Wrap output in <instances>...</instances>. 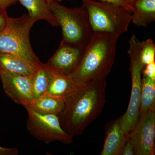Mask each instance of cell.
<instances>
[{
	"label": "cell",
	"mask_w": 155,
	"mask_h": 155,
	"mask_svg": "<svg viewBox=\"0 0 155 155\" xmlns=\"http://www.w3.org/2000/svg\"><path fill=\"white\" fill-rule=\"evenodd\" d=\"M106 79L94 81L77 87L65 99V107L59 115L64 130L72 136L84 130L101 113L106 103Z\"/></svg>",
	"instance_id": "1"
},
{
	"label": "cell",
	"mask_w": 155,
	"mask_h": 155,
	"mask_svg": "<svg viewBox=\"0 0 155 155\" xmlns=\"http://www.w3.org/2000/svg\"><path fill=\"white\" fill-rule=\"evenodd\" d=\"M118 37L94 32L78 66L69 75L76 87L106 79L115 62Z\"/></svg>",
	"instance_id": "2"
},
{
	"label": "cell",
	"mask_w": 155,
	"mask_h": 155,
	"mask_svg": "<svg viewBox=\"0 0 155 155\" xmlns=\"http://www.w3.org/2000/svg\"><path fill=\"white\" fill-rule=\"evenodd\" d=\"M48 7L62 28V40L86 48L94 31L85 8H67L57 2L48 4Z\"/></svg>",
	"instance_id": "3"
},
{
	"label": "cell",
	"mask_w": 155,
	"mask_h": 155,
	"mask_svg": "<svg viewBox=\"0 0 155 155\" xmlns=\"http://www.w3.org/2000/svg\"><path fill=\"white\" fill-rule=\"evenodd\" d=\"M94 32H105L119 37L131 22V12L122 6L97 0H82Z\"/></svg>",
	"instance_id": "4"
},
{
	"label": "cell",
	"mask_w": 155,
	"mask_h": 155,
	"mask_svg": "<svg viewBox=\"0 0 155 155\" xmlns=\"http://www.w3.org/2000/svg\"><path fill=\"white\" fill-rule=\"evenodd\" d=\"M36 20L29 14L9 18L7 27L0 32V52L20 56L35 64L42 63L33 51L29 34Z\"/></svg>",
	"instance_id": "5"
},
{
	"label": "cell",
	"mask_w": 155,
	"mask_h": 155,
	"mask_svg": "<svg viewBox=\"0 0 155 155\" xmlns=\"http://www.w3.org/2000/svg\"><path fill=\"white\" fill-rule=\"evenodd\" d=\"M127 53L130 59L131 93L127 110L120 118L122 130L128 136L134 130L138 121L142 75L145 67L140 60V41L135 35H132L129 39Z\"/></svg>",
	"instance_id": "6"
},
{
	"label": "cell",
	"mask_w": 155,
	"mask_h": 155,
	"mask_svg": "<svg viewBox=\"0 0 155 155\" xmlns=\"http://www.w3.org/2000/svg\"><path fill=\"white\" fill-rule=\"evenodd\" d=\"M24 107L28 115L26 127L34 137L46 144L54 141L67 144L72 143L73 136L64 130L58 115L39 114L28 106Z\"/></svg>",
	"instance_id": "7"
},
{
	"label": "cell",
	"mask_w": 155,
	"mask_h": 155,
	"mask_svg": "<svg viewBox=\"0 0 155 155\" xmlns=\"http://www.w3.org/2000/svg\"><path fill=\"white\" fill-rule=\"evenodd\" d=\"M85 49L62 40L55 53L45 64L54 74L69 76L78 66Z\"/></svg>",
	"instance_id": "8"
},
{
	"label": "cell",
	"mask_w": 155,
	"mask_h": 155,
	"mask_svg": "<svg viewBox=\"0 0 155 155\" xmlns=\"http://www.w3.org/2000/svg\"><path fill=\"white\" fill-rule=\"evenodd\" d=\"M129 136L133 142L134 155H154L155 111L139 118L137 125Z\"/></svg>",
	"instance_id": "9"
},
{
	"label": "cell",
	"mask_w": 155,
	"mask_h": 155,
	"mask_svg": "<svg viewBox=\"0 0 155 155\" xmlns=\"http://www.w3.org/2000/svg\"><path fill=\"white\" fill-rule=\"evenodd\" d=\"M0 79L5 92L14 103L24 107L33 101L32 75L0 72Z\"/></svg>",
	"instance_id": "10"
},
{
	"label": "cell",
	"mask_w": 155,
	"mask_h": 155,
	"mask_svg": "<svg viewBox=\"0 0 155 155\" xmlns=\"http://www.w3.org/2000/svg\"><path fill=\"white\" fill-rule=\"evenodd\" d=\"M104 143L101 155H122V150L129 137L123 131L120 118L112 120L105 126Z\"/></svg>",
	"instance_id": "11"
},
{
	"label": "cell",
	"mask_w": 155,
	"mask_h": 155,
	"mask_svg": "<svg viewBox=\"0 0 155 155\" xmlns=\"http://www.w3.org/2000/svg\"><path fill=\"white\" fill-rule=\"evenodd\" d=\"M41 65L17 55L0 52V72L2 73L32 75Z\"/></svg>",
	"instance_id": "12"
},
{
	"label": "cell",
	"mask_w": 155,
	"mask_h": 155,
	"mask_svg": "<svg viewBox=\"0 0 155 155\" xmlns=\"http://www.w3.org/2000/svg\"><path fill=\"white\" fill-rule=\"evenodd\" d=\"M131 8V22L136 26L147 27L155 22V0H134Z\"/></svg>",
	"instance_id": "13"
},
{
	"label": "cell",
	"mask_w": 155,
	"mask_h": 155,
	"mask_svg": "<svg viewBox=\"0 0 155 155\" xmlns=\"http://www.w3.org/2000/svg\"><path fill=\"white\" fill-rule=\"evenodd\" d=\"M65 100L46 93L28 105L34 111L43 115L54 114L59 115L64 110Z\"/></svg>",
	"instance_id": "14"
},
{
	"label": "cell",
	"mask_w": 155,
	"mask_h": 155,
	"mask_svg": "<svg viewBox=\"0 0 155 155\" xmlns=\"http://www.w3.org/2000/svg\"><path fill=\"white\" fill-rule=\"evenodd\" d=\"M28 11V14L36 21L46 20L53 27L59 26L57 18L50 10L46 0H17Z\"/></svg>",
	"instance_id": "15"
},
{
	"label": "cell",
	"mask_w": 155,
	"mask_h": 155,
	"mask_svg": "<svg viewBox=\"0 0 155 155\" xmlns=\"http://www.w3.org/2000/svg\"><path fill=\"white\" fill-rule=\"evenodd\" d=\"M153 111H155V80L142 74L139 118Z\"/></svg>",
	"instance_id": "16"
},
{
	"label": "cell",
	"mask_w": 155,
	"mask_h": 155,
	"mask_svg": "<svg viewBox=\"0 0 155 155\" xmlns=\"http://www.w3.org/2000/svg\"><path fill=\"white\" fill-rule=\"evenodd\" d=\"M77 87L69 76L54 73L47 93L65 100Z\"/></svg>",
	"instance_id": "17"
},
{
	"label": "cell",
	"mask_w": 155,
	"mask_h": 155,
	"mask_svg": "<svg viewBox=\"0 0 155 155\" xmlns=\"http://www.w3.org/2000/svg\"><path fill=\"white\" fill-rule=\"evenodd\" d=\"M53 73L43 64L32 75V91L33 100L37 99L47 93Z\"/></svg>",
	"instance_id": "18"
},
{
	"label": "cell",
	"mask_w": 155,
	"mask_h": 155,
	"mask_svg": "<svg viewBox=\"0 0 155 155\" xmlns=\"http://www.w3.org/2000/svg\"><path fill=\"white\" fill-rule=\"evenodd\" d=\"M140 57L144 66L155 61V45L151 38L140 42Z\"/></svg>",
	"instance_id": "19"
},
{
	"label": "cell",
	"mask_w": 155,
	"mask_h": 155,
	"mask_svg": "<svg viewBox=\"0 0 155 155\" xmlns=\"http://www.w3.org/2000/svg\"><path fill=\"white\" fill-rule=\"evenodd\" d=\"M142 74L155 80V61L145 66Z\"/></svg>",
	"instance_id": "20"
},
{
	"label": "cell",
	"mask_w": 155,
	"mask_h": 155,
	"mask_svg": "<svg viewBox=\"0 0 155 155\" xmlns=\"http://www.w3.org/2000/svg\"><path fill=\"white\" fill-rule=\"evenodd\" d=\"M123 155H134V146L132 139L129 136L125 143L122 153Z\"/></svg>",
	"instance_id": "21"
},
{
	"label": "cell",
	"mask_w": 155,
	"mask_h": 155,
	"mask_svg": "<svg viewBox=\"0 0 155 155\" xmlns=\"http://www.w3.org/2000/svg\"><path fill=\"white\" fill-rule=\"evenodd\" d=\"M10 17L8 16L5 9L0 8V32L7 27Z\"/></svg>",
	"instance_id": "22"
},
{
	"label": "cell",
	"mask_w": 155,
	"mask_h": 155,
	"mask_svg": "<svg viewBox=\"0 0 155 155\" xmlns=\"http://www.w3.org/2000/svg\"><path fill=\"white\" fill-rule=\"evenodd\" d=\"M19 150L16 148H6L0 146V155H17Z\"/></svg>",
	"instance_id": "23"
},
{
	"label": "cell",
	"mask_w": 155,
	"mask_h": 155,
	"mask_svg": "<svg viewBox=\"0 0 155 155\" xmlns=\"http://www.w3.org/2000/svg\"><path fill=\"white\" fill-rule=\"evenodd\" d=\"M97 1L113 3V4H115V5L122 6L123 8L127 9L128 11H130L131 12L132 11V8L125 2L124 0H97Z\"/></svg>",
	"instance_id": "24"
},
{
	"label": "cell",
	"mask_w": 155,
	"mask_h": 155,
	"mask_svg": "<svg viewBox=\"0 0 155 155\" xmlns=\"http://www.w3.org/2000/svg\"><path fill=\"white\" fill-rule=\"evenodd\" d=\"M17 0H0V8L5 9L9 6L15 4Z\"/></svg>",
	"instance_id": "25"
},
{
	"label": "cell",
	"mask_w": 155,
	"mask_h": 155,
	"mask_svg": "<svg viewBox=\"0 0 155 155\" xmlns=\"http://www.w3.org/2000/svg\"><path fill=\"white\" fill-rule=\"evenodd\" d=\"M124 1L131 7V5L133 4L134 0H124Z\"/></svg>",
	"instance_id": "26"
},
{
	"label": "cell",
	"mask_w": 155,
	"mask_h": 155,
	"mask_svg": "<svg viewBox=\"0 0 155 155\" xmlns=\"http://www.w3.org/2000/svg\"><path fill=\"white\" fill-rule=\"evenodd\" d=\"M48 4H49L50 3L53 2H60L62 1V0H46Z\"/></svg>",
	"instance_id": "27"
}]
</instances>
